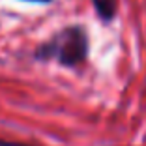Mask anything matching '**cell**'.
<instances>
[{"label":"cell","instance_id":"obj_1","mask_svg":"<svg viewBox=\"0 0 146 146\" xmlns=\"http://www.w3.org/2000/svg\"><path fill=\"white\" fill-rule=\"evenodd\" d=\"M90 51L88 32L82 25L64 26L62 30L52 34L47 41L38 45L34 58L41 62L56 60L64 68H79L86 62Z\"/></svg>","mask_w":146,"mask_h":146},{"label":"cell","instance_id":"obj_2","mask_svg":"<svg viewBox=\"0 0 146 146\" xmlns=\"http://www.w3.org/2000/svg\"><path fill=\"white\" fill-rule=\"evenodd\" d=\"M96 15L101 23H112L118 13V2L116 0H92Z\"/></svg>","mask_w":146,"mask_h":146},{"label":"cell","instance_id":"obj_3","mask_svg":"<svg viewBox=\"0 0 146 146\" xmlns=\"http://www.w3.org/2000/svg\"><path fill=\"white\" fill-rule=\"evenodd\" d=\"M0 146H32V144H26V142H17V141H6V139H0Z\"/></svg>","mask_w":146,"mask_h":146},{"label":"cell","instance_id":"obj_4","mask_svg":"<svg viewBox=\"0 0 146 146\" xmlns=\"http://www.w3.org/2000/svg\"><path fill=\"white\" fill-rule=\"evenodd\" d=\"M23 2H32V4H51L52 0H23Z\"/></svg>","mask_w":146,"mask_h":146}]
</instances>
